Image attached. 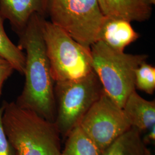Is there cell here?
Returning <instances> with one entry per match:
<instances>
[{"mask_svg":"<svg viewBox=\"0 0 155 155\" xmlns=\"http://www.w3.org/2000/svg\"><path fill=\"white\" fill-rule=\"evenodd\" d=\"M44 16L34 14L20 33L19 47L25 51V83L15 102L45 120L55 122V82L51 74L42 32Z\"/></svg>","mask_w":155,"mask_h":155,"instance_id":"6da1fadb","label":"cell"},{"mask_svg":"<svg viewBox=\"0 0 155 155\" xmlns=\"http://www.w3.org/2000/svg\"><path fill=\"white\" fill-rule=\"evenodd\" d=\"M2 106L3 127L16 155H61V135L55 122L15 102Z\"/></svg>","mask_w":155,"mask_h":155,"instance_id":"7a4b0ae2","label":"cell"},{"mask_svg":"<svg viewBox=\"0 0 155 155\" xmlns=\"http://www.w3.org/2000/svg\"><path fill=\"white\" fill-rule=\"evenodd\" d=\"M93 70L104 91L121 108L136 90L134 74L148 56L133 55L113 51L97 41L90 47Z\"/></svg>","mask_w":155,"mask_h":155,"instance_id":"3957f363","label":"cell"},{"mask_svg":"<svg viewBox=\"0 0 155 155\" xmlns=\"http://www.w3.org/2000/svg\"><path fill=\"white\" fill-rule=\"evenodd\" d=\"M42 32L55 83L81 79L93 71L90 48L80 44L45 18Z\"/></svg>","mask_w":155,"mask_h":155,"instance_id":"277c9868","label":"cell"},{"mask_svg":"<svg viewBox=\"0 0 155 155\" xmlns=\"http://www.w3.org/2000/svg\"><path fill=\"white\" fill-rule=\"evenodd\" d=\"M104 92L94 71L81 79L55 83V123L61 137L66 138L79 125L83 117Z\"/></svg>","mask_w":155,"mask_h":155,"instance_id":"5b68a950","label":"cell"},{"mask_svg":"<svg viewBox=\"0 0 155 155\" xmlns=\"http://www.w3.org/2000/svg\"><path fill=\"white\" fill-rule=\"evenodd\" d=\"M51 22L84 46L98 40L105 20L98 0H48Z\"/></svg>","mask_w":155,"mask_h":155,"instance_id":"8992f818","label":"cell"},{"mask_svg":"<svg viewBox=\"0 0 155 155\" xmlns=\"http://www.w3.org/2000/svg\"><path fill=\"white\" fill-rule=\"evenodd\" d=\"M79 125L102 152L132 127L122 108L105 92L83 117Z\"/></svg>","mask_w":155,"mask_h":155,"instance_id":"52a82bcc","label":"cell"},{"mask_svg":"<svg viewBox=\"0 0 155 155\" xmlns=\"http://www.w3.org/2000/svg\"><path fill=\"white\" fill-rule=\"evenodd\" d=\"M48 0H0V13L17 34L26 27L34 14L45 15Z\"/></svg>","mask_w":155,"mask_h":155,"instance_id":"ba28073f","label":"cell"},{"mask_svg":"<svg viewBox=\"0 0 155 155\" xmlns=\"http://www.w3.org/2000/svg\"><path fill=\"white\" fill-rule=\"evenodd\" d=\"M139 36L130 21L122 18L106 17L97 41L102 42L113 51L122 52L127 46L137 40Z\"/></svg>","mask_w":155,"mask_h":155,"instance_id":"9c48e42d","label":"cell"},{"mask_svg":"<svg viewBox=\"0 0 155 155\" xmlns=\"http://www.w3.org/2000/svg\"><path fill=\"white\" fill-rule=\"evenodd\" d=\"M104 15L131 21H144L149 19L153 5L149 0H98Z\"/></svg>","mask_w":155,"mask_h":155,"instance_id":"30bf717a","label":"cell"},{"mask_svg":"<svg viewBox=\"0 0 155 155\" xmlns=\"http://www.w3.org/2000/svg\"><path fill=\"white\" fill-rule=\"evenodd\" d=\"M122 110L132 126L142 132L155 125V101L145 100L134 91L128 97Z\"/></svg>","mask_w":155,"mask_h":155,"instance_id":"8fae6325","label":"cell"},{"mask_svg":"<svg viewBox=\"0 0 155 155\" xmlns=\"http://www.w3.org/2000/svg\"><path fill=\"white\" fill-rule=\"evenodd\" d=\"M141 134L137 128L131 127L110 144L102 155H145L147 148Z\"/></svg>","mask_w":155,"mask_h":155,"instance_id":"7c38bea8","label":"cell"},{"mask_svg":"<svg viewBox=\"0 0 155 155\" xmlns=\"http://www.w3.org/2000/svg\"><path fill=\"white\" fill-rule=\"evenodd\" d=\"M61 155H102V152L79 125L67 136Z\"/></svg>","mask_w":155,"mask_h":155,"instance_id":"4fadbf2b","label":"cell"},{"mask_svg":"<svg viewBox=\"0 0 155 155\" xmlns=\"http://www.w3.org/2000/svg\"><path fill=\"white\" fill-rule=\"evenodd\" d=\"M4 21L5 19L0 13V55L11 63L15 71L23 74L25 62V54L8 36L4 26Z\"/></svg>","mask_w":155,"mask_h":155,"instance_id":"5bb4252c","label":"cell"},{"mask_svg":"<svg viewBox=\"0 0 155 155\" xmlns=\"http://www.w3.org/2000/svg\"><path fill=\"white\" fill-rule=\"evenodd\" d=\"M134 81L136 89L148 94H153L155 90V67L143 62L135 71Z\"/></svg>","mask_w":155,"mask_h":155,"instance_id":"9a60e30c","label":"cell"},{"mask_svg":"<svg viewBox=\"0 0 155 155\" xmlns=\"http://www.w3.org/2000/svg\"><path fill=\"white\" fill-rule=\"evenodd\" d=\"M3 106L0 107V155H16L6 135L3 124Z\"/></svg>","mask_w":155,"mask_h":155,"instance_id":"2e32d148","label":"cell"},{"mask_svg":"<svg viewBox=\"0 0 155 155\" xmlns=\"http://www.w3.org/2000/svg\"><path fill=\"white\" fill-rule=\"evenodd\" d=\"M14 71L15 68L11 63L0 55V97L4 84Z\"/></svg>","mask_w":155,"mask_h":155,"instance_id":"e0dca14e","label":"cell"},{"mask_svg":"<svg viewBox=\"0 0 155 155\" xmlns=\"http://www.w3.org/2000/svg\"><path fill=\"white\" fill-rule=\"evenodd\" d=\"M145 134L144 137L142 138V140L144 144L146 145L147 144H153L155 141V125L150 127Z\"/></svg>","mask_w":155,"mask_h":155,"instance_id":"ac0fdd59","label":"cell"},{"mask_svg":"<svg viewBox=\"0 0 155 155\" xmlns=\"http://www.w3.org/2000/svg\"><path fill=\"white\" fill-rule=\"evenodd\" d=\"M145 155H153L152 153L151 152V151L148 148L146 150V152H145Z\"/></svg>","mask_w":155,"mask_h":155,"instance_id":"d6986e66","label":"cell"},{"mask_svg":"<svg viewBox=\"0 0 155 155\" xmlns=\"http://www.w3.org/2000/svg\"><path fill=\"white\" fill-rule=\"evenodd\" d=\"M149 1H150V4H151L152 5H155V0H149Z\"/></svg>","mask_w":155,"mask_h":155,"instance_id":"ffe728a7","label":"cell"}]
</instances>
